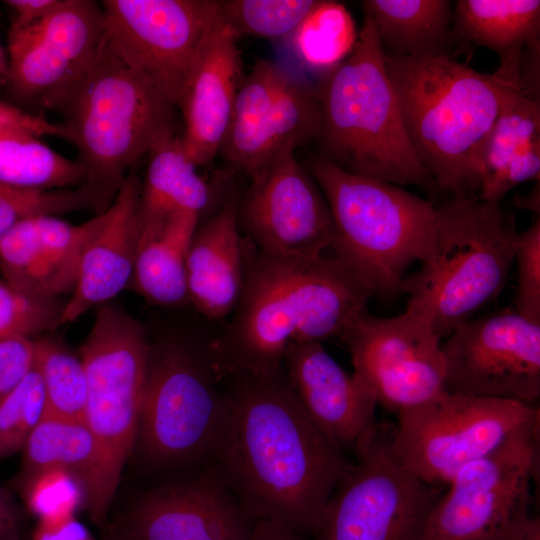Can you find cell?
<instances>
[{
    "label": "cell",
    "mask_w": 540,
    "mask_h": 540,
    "mask_svg": "<svg viewBox=\"0 0 540 540\" xmlns=\"http://www.w3.org/2000/svg\"><path fill=\"white\" fill-rule=\"evenodd\" d=\"M237 40L220 16L204 39L176 102L184 122L182 144L198 167L219 153L231 121L244 77Z\"/></svg>",
    "instance_id": "cell-21"
},
{
    "label": "cell",
    "mask_w": 540,
    "mask_h": 540,
    "mask_svg": "<svg viewBox=\"0 0 540 540\" xmlns=\"http://www.w3.org/2000/svg\"><path fill=\"white\" fill-rule=\"evenodd\" d=\"M32 540H96L73 516L40 520Z\"/></svg>",
    "instance_id": "cell-42"
},
{
    "label": "cell",
    "mask_w": 540,
    "mask_h": 540,
    "mask_svg": "<svg viewBox=\"0 0 540 540\" xmlns=\"http://www.w3.org/2000/svg\"><path fill=\"white\" fill-rule=\"evenodd\" d=\"M447 0H364L386 54L449 56L454 42L453 12Z\"/></svg>",
    "instance_id": "cell-27"
},
{
    "label": "cell",
    "mask_w": 540,
    "mask_h": 540,
    "mask_svg": "<svg viewBox=\"0 0 540 540\" xmlns=\"http://www.w3.org/2000/svg\"><path fill=\"white\" fill-rule=\"evenodd\" d=\"M85 172L25 130L0 132V182L35 190L66 189L80 186Z\"/></svg>",
    "instance_id": "cell-30"
},
{
    "label": "cell",
    "mask_w": 540,
    "mask_h": 540,
    "mask_svg": "<svg viewBox=\"0 0 540 540\" xmlns=\"http://www.w3.org/2000/svg\"><path fill=\"white\" fill-rule=\"evenodd\" d=\"M316 86L277 62H255L237 92L219 153L250 179L277 155L317 139Z\"/></svg>",
    "instance_id": "cell-15"
},
{
    "label": "cell",
    "mask_w": 540,
    "mask_h": 540,
    "mask_svg": "<svg viewBox=\"0 0 540 540\" xmlns=\"http://www.w3.org/2000/svg\"><path fill=\"white\" fill-rule=\"evenodd\" d=\"M175 103L133 66L104 31L95 61L63 110L87 186L102 212L145 155L176 137Z\"/></svg>",
    "instance_id": "cell-4"
},
{
    "label": "cell",
    "mask_w": 540,
    "mask_h": 540,
    "mask_svg": "<svg viewBox=\"0 0 540 540\" xmlns=\"http://www.w3.org/2000/svg\"><path fill=\"white\" fill-rule=\"evenodd\" d=\"M85 209L101 213L95 195L84 184L75 189L35 190L0 182V240L26 219Z\"/></svg>",
    "instance_id": "cell-35"
},
{
    "label": "cell",
    "mask_w": 540,
    "mask_h": 540,
    "mask_svg": "<svg viewBox=\"0 0 540 540\" xmlns=\"http://www.w3.org/2000/svg\"><path fill=\"white\" fill-rule=\"evenodd\" d=\"M35 341L14 335L0 341V405L18 387L32 369Z\"/></svg>",
    "instance_id": "cell-40"
},
{
    "label": "cell",
    "mask_w": 540,
    "mask_h": 540,
    "mask_svg": "<svg viewBox=\"0 0 540 540\" xmlns=\"http://www.w3.org/2000/svg\"><path fill=\"white\" fill-rule=\"evenodd\" d=\"M514 262L517 284L514 310L527 320L540 324V221L518 232Z\"/></svg>",
    "instance_id": "cell-39"
},
{
    "label": "cell",
    "mask_w": 540,
    "mask_h": 540,
    "mask_svg": "<svg viewBox=\"0 0 540 540\" xmlns=\"http://www.w3.org/2000/svg\"><path fill=\"white\" fill-rule=\"evenodd\" d=\"M256 522L211 464L195 478L150 489L115 520L118 540H254Z\"/></svg>",
    "instance_id": "cell-19"
},
{
    "label": "cell",
    "mask_w": 540,
    "mask_h": 540,
    "mask_svg": "<svg viewBox=\"0 0 540 540\" xmlns=\"http://www.w3.org/2000/svg\"><path fill=\"white\" fill-rule=\"evenodd\" d=\"M62 0H6L5 5L12 12L10 28L33 25L47 17Z\"/></svg>",
    "instance_id": "cell-43"
},
{
    "label": "cell",
    "mask_w": 540,
    "mask_h": 540,
    "mask_svg": "<svg viewBox=\"0 0 540 540\" xmlns=\"http://www.w3.org/2000/svg\"><path fill=\"white\" fill-rule=\"evenodd\" d=\"M244 282L231 320L214 339L225 376L270 373L294 346L340 337L372 293L337 258L275 257L243 238Z\"/></svg>",
    "instance_id": "cell-2"
},
{
    "label": "cell",
    "mask_w": 540,
    "mask_h": 540,
    "mask_svg": "<svg viewBox=\"0 0 540 540\" xmlns=\"http://www.w3.org/2000/svg\"><path fill=\"white\" fill-rule=\"evenodd\" d=\"M140 188L133 168L83 250L75 287L62 310V325L108 303L131 283L140 239Z\"/></svg>",
    "instance_id": "cell-22"
},
{
    "label": "cell",
    "mask_w": 540,
    "mask_h": 540,
    "mask_svg": "<svg viewBox=\"0 0 540 540\" xmlns=\"http://www.w3.org/2000/svg\"><path fill=\"white\" fill-rule=\"evenodd\" d=\"M540 1L458 0L453 12L454 41L494 51L497 71L518 76L525 49H539Z\"/></svg>",
    "instance_id": "cell-25"
},
{
    "label": "cell",
    "mask_w": 540,
    "mask_h": 540,
    "mask_svg": "<svg viewBox=\"0 0 540 540\" xmlns=\"http://www.w3.org/2000/svg\"><path fill=\"white\" fill-rule=\"evenodd\" d=\"M23 480L51 468L77 475L84 483L97 461L95 439L82 420L44 415L23 446Z\"/></svg>",
    "instance_id": "cell-31"
},
{
    "label": "cell",
    "mask_w": 540,
    "mask_h": 540,
    "mask_svg": "<svg viewBox=\"0 0 540 540\" xmlns=\"http://www.w3.org/2000/svg\"><path fill=\"white\" fill-rule=\"evenodd\" d=\"M34 365L43 383L44 415L84 421L87 383L81 358L52 339H40Z\"/></svg>",
    "instance_id": "cell-32"
},
{
    "label": "cell",
    "mask_w": 540,
    "mask_h": 540,
    "mask_svg": "<svg viewBox=\"0 0 540 540\" xmlns=\"http://www.w3.org/2000/svg\"><path fill=\"white\" fill-rule=\"evenodd\" d=\"M216 334L150 345L137 442L154 464L212 458L225 410Z\"/></svg>",
    "instance_id": "cell-9"
},
{
    "label": "cell",
    "mask_w": 540,
    "mask_h": 540,
    "mask_svg": "<svg viewBox=\"0 0 540 540\" xmlns=\"http://www.w3.org/2000/svg\"><path fill=\"white\" fill-rule=\"evenodd\" d=\"M237 204L229 199L198 225L186 256L189 303L206 320L217 322L234 311L243 289V238Z\"/></svg>",
    "instance_id": "cell-24"
},
{
    "label": "cell",
    "mask_w": 540,
    "mask_h": 540,
    "mask_svg": "<svg viewBox=\"0 0 540 540\" xmlns=\"http://www.w3.org/2000/svg\"><path fill=\"white\" fill-rule=\"evenodd\" d=\"M436 213L432 248L420 269L405 277L401 293L442 339L505 287L518 232L500 203L478 197L453 196Z\"/></svg>",
    "instance_id": "cell-7"
},
{
    "label": "cell",
    "mask_w": 540,
    "mask_h": 540,
    "mask_svg": "<svg viewBox=\"0 0 540 540\" xmlns=\"http://www.w3.org/2000/svg\"><path fill=\"white\" fill-rule=\"evenodd\" d=\"M105 31L125 58L175 103L219 1L105 0Z\"/></svg>",
    "instance_id": "cell-18"
},
{
    "label": "cell",
    "mask_w": 540,
    "mask_h": 540,
    "mask_svg": "<svg viewBox=\"0 0 540 540\" xmlns=\"http://www.w3.org/2000/svg\"><path fill=\"white\" fill-rule=\"evenodd\" d=\"M441 344L452 394L535 406L540 396V324L514 309L471 318Z\"/></svg>",
    "instance_id": "cell-16"
},
{
    "label": "cell",
    "mask_w": 540,
    "mask_h": 540,
    "mask_svg": "<svg viewBox=\"0 0 540 540\" xmlns=\"http://www.w3.org/2000/svg\"><path fill=\"white\" fill-rule=\"evenodd\" d=\"M385 64L408 139L438 189L477 197L481 153L498 116L506 79L447 55L385 53Z\"/></svg>",
    "instance_id": "cell-3"
},
{
    "label": "cell",
    "mask_w": 540,
    "mask_h": 540,
    "mask_svg": "<svg viewBox=\"0 0 540 540\" xmlns=\"http://www.w3.org/2000/svg\"><path fill=\"white\" fill-rule=\"evenodd\" d=\"M141 183L138 223L140 233L155 230L179 213L200 215L212 204L214 190L198 172L176 136L149 155Z\"/></svg>",
    "instance_id": "cell-26"
},
{
    "label": "cell",
    "mask_w": 540,
    "mask_h": 540,
    "mask_svg": "<svg viewBox=\"0 0 540 540\" xmlns=\"http://www.w3.org/2000/svg\"><path fill=\"white\" fill-rule=\"evenodd\" d=\"M237 217L245 239L275 257L324 255L334 237L328 203L294 150L281 152L251 179Z\"/></svg>",
    "instance_id": "cell-17"
},
{
    "label": "cell",
    "mask_w": 540,
    "mask_h": 540,
    "mask_svg": "<svg viewBox=\"0 0 540 540\" xmlns=\"http://www.w3.org/2000/svg\"><path fill=\"white\" fill-rule=\"evenodd\" d=\"M25 130L36 136H56L67 139L63 124L51 122L39 115L0 100V132Z\"/></svg>",
    "instance_id": "cell-41"
},
{
    "label": "cell",
    "mask_w": 540,
    "mask_h": 540,
    "mask_svg": "<svg viewBox=\"0 0 540 540\" xmlns=\"http://www.w3.org/2000/svg\"><path fill=\"white\" fill-rule=\"evenodd\" d=\"M225 410L210 464L255 521L314 536L351 463L310 419L284 367L222 379Z\"/></svg>",
    "instance_id": "cell-1"
},
{
    "label": "cell",
    "mask_w": 540,
    "mask_h": 540,
    "mask_svg": "<svg viewBox=\"0 0 540 540\" xmlns=\"http://www.w3.org/2000/svg\"><path fill=\"white\" fill-rule=\"evenodd\" d=\"M21 518L9 492L0 485V540H20Z\"/></svg>",
    "instance_id": "cell-44"
},
{
    "label": "cell",
    "mask_w": 540,
    "mask_h": 540,
    "mask_svg": "<svg viewBox=\"0 0 540 540\" xmlns=\"http://www.w3.org/2000/svg\"><path fill=\"white\" fill-rule=\"evenodd\" d=\"M357 39L355 21L345 5L318 0L283 41L303 69L321 78L352 53Z\"/></svg>",
    "instance_id": "cell-29"
},
{
    "label": "cell",
    "mask_w": 540,
    "mask_h": 540,
    "mask_svg": "<svg viewBox=\"0 0 540 540\" xmlns=\"http://www.w3.org/2000/svg\"><path fill=\"white\" fill-rule=\"evenodd\" d=\"M8 76V54L0 43V82L7 81Z\"/></svg>",
    "instance_id": "cell-47"
},
{
    "label": "cell",
    "mask_w": 540,
    "mask_h": 540,
    "mask_svg": "<svg viewBox=\"0 0 540 540\" xmlns=\"http://www.w3.org/2000/svg\"><path fill=\"white\" fill-rule=\"evenodd\" d=\"M539 420L463 467L432 509L418 540H509L530 517Z\"/></svg>",
    "instance_id": "cell-11"
},
{
    "label": "cell",
    "mask_w": 540,
    "mask_h": 540,
    "mask_svg": "<svg viewBox=\"0 0 540 540\" xmlns=\"http://www.w3.org/2000/svg\"><path fill=\"white\" fill-rule=\"evenodd\" d=\"M398 414L389 450L423 482L448 485L466 465L540 420L539 408L520 402L444 392Z\"/></svg>",
    "instance_id": "cell-10"
},
{
    "label": "cell",
    "mask_w": 540,
    "mask_h": 540,
    "mask_svg": "<svg viewBox=\"0 0 540 540\" xmlns=\"http://www.w3.org/2000/svg\"><path fill=\"white\" fill-rule=\"evenodd\" d=\"M504 77V76H503ZM498 116L479 162L477 197L500 203L517 185L540 175V102L520 79L506 78Z\"/></svg>",
    "instance_id": "cell-23"
},
{
    "label": "cell",
    "mask_w": 540,
    "mask_h": 540,
    "mask_svg": "<svg viewBox=\"0 0 540 540\" xmlns=\"http://www.w3.org/2000/svg\"><path fill=\"white\" fill-rule=\"evenodd\" d=\"M105 31L101 4L62 0L39 22L9 28L11 93L41 110L63 112L89 73Z\"/></svg>",
    "instance_id": "cell-13"
},
{
    "label": "cell",
    "mask_w": 540,
    "mask_h": 540,
    "mask_svg": "<svg viewBox=\"0 0 540 540\" xmlns=\"http://www.w3.org/2000/svg\"><path fill=\"white\" fill-rule=\"evenodd\" d=\"M340 338L350 353L353 374L386 409L399 413L446 392L441 338L415 308L407 305L393 317L364 310Z\"/></svg>",
    "instance_id": "cell-14"
},
{
    "label": "cell",
    "mask_w": 540,
    "mask_h": 540,
    "mask_svg": "<svg viewBox=\"0 0 540 540\" xmlns=\"http://www.w3.org/2000/svg\"><path fill=\"white\" fill-rule=\"evenodd\" d=\"M0 271L5 281L27 295L58 299L65 294L44 258L35 217L22 221L0 240Z\"/></svg>",
    "instance_id": "cell-33"
},
{
    "label": "cell",
    "mask_w": 540,
    "mask_h": 540,
    "mask_svg": "<svg viewBox=\"0 0 540 540\" xmlns=\"http://www.w3.org/2000/svg\"><path fill=\"white\" fill-rule=\"evenodd\" d=\"M394 426L378 424L323 510L316 540H418L442 492L400 466L389 445Z\"/></svg>",
    "instance_id": "cell-12"
},
{
    "label": "cell",
    "mask_w": 540,
    "mask_h": 540,
    "mask_svg": "<svg viewBox=\"0 0 540 540\" xmlns=\"http://www.w3.org/2000/svg\"><path fill=\"white\" fill-rule=\"evenodd\" d=\"M318 0H226L220 13L237 37L285 39Z\"/></svg>",
    "instance_id": "cell-34"
},
{
    "label": "cell",
    "mask_w": 540,
    "mask_h": 540,
    "mask_svg": "<svg viewBox=\"0 0 540 540\" xmlns=\"http://www.w3.org/2000/svg\"><path fill=\"white\" fill-rule=\"evenodd\" d=\"M64 304L27 295L0 279V341L14 335L31 337L62 325Z\"/></svg>",
    "instance_id": "cell-38"
},
{
    "label": "cell",
    "mask_w": 540,
    "mask_h": 540,
    "mask_svg": "<svg viewBox=\"0 0 540 540\" xmlns=\"http://www.w3.org/2000/svg\"><path fill=\"white\" fill-rule=\"evenodd\" d=\"M283 367L310 419L344 453L350 451L356 456L362 452L378 427V403L372 392L319 342L289 349Z\"/></svg>",
    "instance_id": "cell-20"
},
{
    "label": "cell",
    "mask_w": 540,
    "mask_h": 540,
    "mask_svg": "<svg viewBox=\"0 0 540 540\" xmlns=\"http://www.w3.org/2000/svg\"><path fill=\"white\" fill-rule=\"evenodd\" d=\"M44 414L43 383L33 365L18 387L0 405V458L22 449Z\"/></svg>",
    "instance_id": "cell-36"
},
{
    "label": "cell",
    "mask_w": 540,
    "mask_h": 540,
    "mask_svg": "<svg viewBox=\"0 0 540 540\" xmlns=\"http://www.w3.org/2000/svg\"><path fill=\"white\" fill-rule=\"evenodd\" d=\"M23 483L26 505L40 520L73 516L86 499L83 481L65 469H46Z\"/></svg>",
    "instance_id": "cell-37"
},
{
    "label": "cell",
    "mask_w": 540,
    "mask_h": 540,
    "mask_svg": "<svg viewBox=\"0 0 540 540\" xmlns=\"http://www.w3.org/2000/svg\"><path fill=\"white\" fill-rule=\"evenodd\" d=\"M105 540H118V539L111 535H108V537Z\"/></svg>",
    "instance_id": "cell-48"
},
{
    "label": "cell",
    "mask_w": 540,
    "mask_h": 540,
    "mask_svg": "<svg viewBox=\"0 0 540 540\" xmlns=\"http://www.w3.org/2000/svg\"><path fill=\"white\" fill-rule=\"evenodd\" d=\"M254 540H302V536L279 523L257 521Z\"/></svg>",
    "instance_id": "cell-45"
},
{
    "label": "cell",
    "mask_w": 540,
    "mask_h": 540,
    "mask_svg": "<svg viewBox=\"0 0 540 540\" xmlns=\"http://www.w3.org/2000/svg\"><path fill=\"white\" fill-rule=\"evenodd\" d=\"M199 218L179 213L161 227L140 233L131 283L147 302L167 307L189 302L186 256Z\"/></svg>",
    "instance_id": "cell-28"
},
{
    "label": "cell",
    "mask_w": 540,
    "mask_h": 540,
    "mask_svg": "<svg viewBox=\"0 0 540 540\" xmlns=\"http://www.w3.org/2000/svg\"><path fill=\"white\" fill-rule=\"evenodd\" d=\"M150 345L140 321L106 303L98 308L81 348L87 383L84 422L97 446L85 503L100 527L107 523L122 470L137 442Z\"/></svg>",
    "instance_id": "cell-8"
},
{
    "label": "cell",
    "mask_w": 540,
    "mask_h": 540,
    "mask_svg": "<svg viewBox=\"0 0 540 540\" xmlns=\"http://www.w3.org/2000/svg\"><path fill=\"white\" fill-rule=\"evenodd\" d=\"M509 540H540V520L528 517L511 535Z\"/></svg>",
    "instance_id": "cell-46"
},
{
    "label": "cell",
    "mask_w": 540,
    "mask_h": 540,
    "mask_svg": "<svg viewBox=\"0 0 540 540\" xmlns=\"http://www.w3.org/2000/svg\"><path fill=\"white\" fill-rule=\"evenodd\" d=\"M316 91L321 156L357 175L439 191L408 139L385 51L367 15L352 53L320 78Z\"/></svg>",
    "instance_id": "cell-5"
},
{
    "label": "cell",
    "mask_w": 540,
    "mask_h": 540,
    "mask_svg": "<svg viewBox=\"0 0 540 540\" xmlns=\"http://www.w3.org/2000/svg\"><path fill=\"white\" fill-rule=\"evenodd\" d=\"M331 211L328 251L374 296L401 294L407 269L428 256L436 207L401 186L348 172L321 155L306 167Z\"/></svg>",
    "instance_id": "cell-6"
}]
</instances>
